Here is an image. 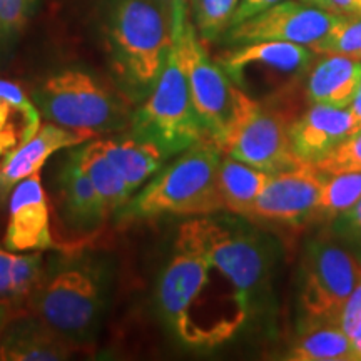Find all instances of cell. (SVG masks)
<instances>
[{
  "mask_svg": "<svg viewBox=\"0 0 361 361\" xmlns=\"http://www.w3.org/2000/svg\"><path fill=\"white\" fill-rule=\"evenodd\" d=\"M157 306L171 333L192 348L228 341L255 308L231 273L179 231L157 284Z\"/></svg>",
  "mask_w": 361,
  "mask_h": 361,
  "instance_id": "1",
  "label": "cell"
},
{
  "mask_svg": "<svg viewBox=\"0 0 361 361\" xmlns=\"http://www.w3.org/2000/svg\"><path fill=\"white\" fill-rule=\"evenodd\" d=\"M112 288V261L106 252H61L45 261L29 296L39 316L78 351L96 343L106 319Z\"/></svg>",
  "mask_w": 361,
  "mask_h": 361,
  "instance_id": "2",
  "label": "cell"
},
{
  "mask_svg": "<svg viewBox=\"0 0 361 361\" xmlns=\"http://www.w3.org/2000/svg\"><path fill=\"white\" fill-rule=\"evenodd\" d=\"M99 20L112 85L137 106L154 87L173 42L169 8L159 0H104Z\"/></svg>",
  "mask_w": 361,
  "mask_h": 361,
  "instance_id": "3",
  "label": "cell"
},
{
  "mask_svg": "<svg viewBox=\"0 0 361 361\" xmlns=\"http://www.w3.org/2000/svg\"><path fill=\"white\" fill-rule=\"evenodd\" d=\"M223 151L211 137L174 156L114 214L117 224H134L162 216H206L223 211L218 174Z\"/></svg>",
  "mask_w": 361,
  "mask_h": 361,
  "instance_id": "4",
  "label": "cell"
},
{
  "mask_svg": "<svg viewBox=\"0 0 361 361\" xmlns=\"http://www.w3.org/2000/svg\"><path fill=\"white\" fill-rule=\"evenodd\" d=\"M189 13L188 0H174L171 6L173 42L154 87L135 106L129 130L159 144L171 156L207 137L189 90L183 52H180V22Z\"/></svg>",
  "mask_w": 361,
  "mask_h": 361,
  "instance_id": "5",
  "label": "cell"
},
{
  "mask_svg": "<svg viewBox=\"0 0 361 361\" xmlns=\"http://www.w3.org/2000/svg\"><path fill=\"white\" fill-rule=\"evenodd\" d=\"M30 99L42 119L96 137L129 129L133 116V104L114 85L82 67L45 75L30 90Z\"/></svg>",
  "mask_w": 361,
  "mask_h": 361,
  "instance_id": "6",
  "label": "cell"
},
{
  "mask_svg": "<svg viewBox=\"0 0 361 361\" xmlns=\"http://www.w3.org/2000/svg\"><path fill=\"white\" fill-rule=\"evenodd\" d=\"M290 119L283 111L247 96L236 87L233 114L219 141L223 154L269 174L296 168L301 161L291 144Z\"/></svg>",
  "mask_w": 361,
  "mask_h": 361,
  "instance_id": "7",
  "label": "cell"
},
{
  "mask_svg": "<svg viewBox=\"0 0 361 361\" xmlns=\"http://www.w3.org/2000/svg\"><path fill=\"white\" fill-rule=\"evenodd\" d=\"M360 271L361 259L336 236L316 238L306 245L298 284L303 329L338 323Z\"/></svg>",
  "mask_w": 361,
  "mask_h": 361,
  "instance_id": "8",
  "label": "cell"
},
{
  "mask_svg": "<svg viewBox=\"0 0 361 361\" xmlns=\"http://www.w3.org/2000/svg\"><path fill=\"white\" fill-rule=\"evenodd\" d=\"M318 54L308 47L279 40L229 45L218 64L233 84L247 96L269 102L300 84Z\"/></svg>",
  "mask_w": 361,
  "mask_h": 361,
  "instance_id": "9",
  "label": "cell"
},
{
  "mask_svg": "<svg viewBox=\"0 0 361 361\" xmlns=\"http://www.w3.org/2000/svg\"><path fill=\"white\" fill-rule=\"evenodd\" d=\"M179 37L194 109L207 137L218 142L231 119L236 85L209 56L207 44L200 37L189 13L180 22Z\"/></svg>",
  "mask_w": 361,
  "mask_h": 361,
  "instance_id": "10",
  "label": "cell"
},
{
  "mask_svg": "<svg viewBox=\"0 0 361 361\" xmlns=\"http://www.w3.org/2000/svg\"><path fill=\"white\" fill-rule=\"evenodd\" d=\"M341 19V16L322 11L301 0H283L258 16L229 27L221 39L228 45L279 40L303 45L313 51Z\"/></svg>",
  "mask_w": 361,
  "mask_h": 361,
  "instance_id": "11",
  "label": "cell"
},
{
  "mask_svg": "<svg viewBox=\"0 0 361 361\" xmlns=\"http://www.w3.org/2000/svg\"><path fill=\"white\" fill-rule=\"evenodd\" d=\"M326 174L313 162L271 174L258 200L252 202L245 219L298 226L313 218L314 202Z\"/></svg>",
  "mask_w": 361,
  "mask_h": 361,
  "instance_id": "12",
  "label": "cell"
},
{
  "mask_svg": "<svg viewBox=\"0 0 361 361\" xmlns=\"http://www.w3.org/2000/svg\"><path fill=\"white\" fill-rule=\"evenodd\" d=\"M8 194L4 246L19 252L51 250L54 246L51 213L40 173L20 180Z\"/></svg>",
  "mask_w": 361,
  "mask_h": 361,
  "instance_id": "13",
  "label": "cell"
},
{
  "mask_svg": "<svg viewBox=\"0 0 361 361\" xmlns=\"http://www.w3.org/2000/svg\"><path fill=\"white\" fill-rule=\"evenodd\" d=\"M57 164L54 186L62 223L78 233H94L109 219L75 147L66 149Z\"/></svg>",
  "mask_w": 361,
  "mask_h": 361,
  "instance_id": "14",
  "label": "cell"
},
{
  "mask_svg": "<svg viewBox=\"0 0 361 361\" xmlns=\"http://www.w3.org/2000/svg\"><path fill=\"white\" fill-rule=\"evenodd\" d=\"M360 129L361 124L348 107L311 104L308 111L293 121L290 134L296 156L314 164Z\"/></svg>",
  "mask_w": 361,
  "mask_h": 361,
  "instance_id": "15",
  "label": "cell"
},
{
  "mask_svg": "<svg viewBox=\"0 0 361 361\" xmlns=\"http://www.w3.org/2000/svg\"><path fill=\"white\" fill-rule=\"evenodd\" d=\"M96 135L79 133L45 121L27 141L19 144L0 164V196H7L16 184L29 176L40 173L54 154L80 146Z\"/></svg>",
  "mask_w": 361,
  "mask_h": 361,
  "instance_id": "16",
  "label": "cell"
},
{
  "mask_svg": "<svg viewBox=\"0 0 361 361\" xmlns=\"http://www.w3.org/2000/svg\"><path fill=\"white\" fill-rule=\"evenodd\" d=\"M74 351L34 313L13 314L0 338V361H62Z\"/></svg>",
  "mask_w": 361,
  "mask_h": 361,
  "instance_id": "17",
  "label": "cell"
},
{
  "mask_svg": "<svg viewBox=\"0 0 361 361\" xmlns=\"http://www.w3.org/2000/svg\"><path fill=\"white\" fill-rule=\"evenodd\" d=\"M97 142L104 156L128 184L133 196L173 157L159 144L141 137L129 129L97 137Z\"/></svg>",
  "mask_w": 361,
  "mask_h": 361,
  "instance_id": "18",
  "label": "cell"
},
{
  "mask_svg": "<svg viewBox=\"0 0 361 361\" xmlns=\"http://www.w3.org/2000/svg\"><path fill=\"white\" fill-rule=\"evenodd\" d=\"M361 82V61L318 54L305 75V96L310 104L348 107Z\"/></svg>",
  "mask_w": 361,
  "mask_h": 361,
  "instance_id": "19",
  "label": "cell"
},
{
  "mask_svg": "<svg viewBox=\"0 0 361 361\" xmlns=\"http://www.w3.org/2000/svg\"><path fill=\"white\" fill-rule=\"evenodd\" d=\"M37 107L19 84L0 79V164L40 126Z\"/></svg>",
  "mask_w": 361,
  "mask_h": 361,
  "instance_id": "20",
  "label": "cell"
},
{
  "mask_svg": "<svg viewBox=\"0 0 361 361\" xmlns=\"http://www.w3.org/2000/svg\"><path fill=\"white\" fill-rule=\"evenodd\" d=\"M271 178L269 173L223 154L219 164L218 186L223 202V211L245 218L252 202L258 200L266 183Z\"/></svg>",
  "mask_w": 361,
  "mask_h": 361,
  "instance_id": "21",
  "label": "cell"
},
{
  "mask_svg": "<svg viewBox=\"0 0 361 361\" xmlns=\"http://www.w3.org/2000/svg\"><path fill=\"white\" fill-rule=\"evenodd\" d=\"M75 151H78L84 171L96 188L104 211L111 218L133 197V192L109 159L104 156L97 137L80 144V146H75Z\"/></svg>",
  "mask_w": 361,
  "mask_h": 361,
  "instance_id": "22",
  "label": "cell"
},
{
  "mask_svg": "<svg viewBox=\"0 0 361 361\" xmlns=\"http://www.w3.org/2000/svg\"><path fill=\"white\" fill-rule=\"evenodd\" d=\"M42 252L0 250V301L13 306L29 300L44 271Z\"/></svg>",
  "mask_w": 361,
  "mask_h": 361,
  "instance_id": "23",
  "label": "cell"
},
{
  "mask_svg": "<svg viewBox=\"0 0 361 361\" xmlns=\"http://www.w3.org/2000/svg\"><path fill=\"white\" fill-rule=\"evenodd\" d=\"M284 360L355 361V351L350 336L338 324H318L303 329Z\"/></svg>",
  "mask_w": 361,
  "mask_h": 361,
  "instance_id": "24",
  "label": "cell"
},
{
  "mask_svg": "<svg viewBox=\"0 0 361 361\" xmlns=\"http://www.w3.org/2000/svg\"><path fill=\"white\" fill-rule=\"evenodd\" d=\"M361 197V173L326 176L314 202L313 218L335 219Z\"/></svg>",
  "mask_w": 361,
  "mask_h": 361,
  "instance_id": "25",
  "label": "cell"
},
{
  "mask_svg": "<svg viewBox=\"0 0 361 361\" xmlns=\"http://www.w3.org/2000/svg\"><path fill=\"white\" fill-rule=\"evenodd\" d=\"M40 0H0V62L7 61L32 22Z\"/></svg>",
  "mask_w": 361,
  "mask_h": 361,
  "instance_id": "26",
  "label": "cell"
},
{
  "mask_svg": "<svg viewBox=\"0 0 361 361\" xmlns=\"http://www.w3.org/2000/svg\"><path fill=\"white\" fill-rule=\"evenodd\" d=\"M238 4L239 0H188L189 17L206 44L223 37Z\"/></svg>",
  "mask_w": 361,
  "mask_h": 361,
  "instance_id": "27",
  "label": "cell"
},
{
  "mask_svg": "<svg viewBox=\"0 0 361 361\" xmlns=\"http://www.w3.org/2000/svg\"><path fill=\"white\" fill-rule=\"evenodd\" d=\"M316 54H338L361 61V16L343 17L322 44L313 49Z\"/></svg>",
  "mask_w": 361,
  "mask_h": 361,
  "instance_id": "28",
  "label": "cell"
},
{
  "mask_svg": "<svg viewBox=\"0 0 361 361\" xmlns=\"http://www.w3.org/2000/svg\"><path fill=\"white\" fill-rule=\"evenodd\" d=\"M314 164L326 176L361 173V129Z\"/></svg>",
  "mask_w": 361,
  "mask_h": 361,
  "instance_id": "29",
  "label": "cell"
},
{
  "mask_svg": "<svg viewBox=\"0 0 361 361\" xmlns=\"http://www.w3.org/2000/svg\"><path fill=\"white\" fill-rule=\"evenodd\" d=\"M333 226L335 236L356 252L361 259V197L346 213L338 216Z\"/></svg>",
  "mask_w": 361,
  "mask_h": 361,
  "instance_id": "30",
  "label": "cell"
},
{
  "mask_svg": "<svg viewBox=\"0 0 361 361\" xmlns=\"http://www.w3.org/2000/svg\"><path fill=\"white\" fill-rule=\"evenodd\" d=\"M279 2H283V0H239L236 11H234L233 17H231V22H229V27L236 25V24H239V22H243L246 19H251V17L258 16L259 12H263V11H266V8L276 6V4H279Z\"/></svg>",
  "mask_w": 361,
  "mask_h": 361,
  "instance_id": "31",
  "label": "cell"
},
{
  "mask_svg": "<svg viewBox=\"0 0 361 361\" xmlns=\"http://www.w3.org/2000/svg\"><path fill=\"white\" fill-rule=\"evenodd\" d=\"M310 6L322 8V11L336 13L341 17L361 16V8L356 0H301Z\"/></svg>",
  "mask_w": 361,
  "mask_h": 361,
  "instance_id": "32",
  "label": "cell"
},
{
  "mask_svg": "<svg viewBox=\"0 0 361 361\" xmlns=\"http://www.w3.org/2000/svg\"><path fill=\"white\" fill-rule=\"evenodd\" d=\"M350 340H351V345H353L355 361H361V319L353 328V331L350 333Z\"/></svg>",
  "mask_w": 361,
  "mask_h": 361,
  "instance_id": "33",
  "label": "cell"
},
{
  "mask_svg": "<svg viewBox=\"0 0 361 361\" xmlns=\"http://www.w3.org/2000/svg\"><path fill=\"white\" fill-rule=\"evenodd\" d=\"M12 316H13V306L0 301V338H2L4 329H6L7 323L11 322Z\"/></svg>",
  "mask_w": 361,
  "mask_h": 361,
  "instance_id": "34",
  "label": "cell"
},
{
  "mask_svg": "<svg viewBox=\"0 0 361 361\" xmlns=\"http://www.w3.org/2000/svg\"><path fill=\"white\" fill-rule=\"evenodd\" d=\"M348 109L351 111V114L356 117V121H358V123L361 124V82L358 85V89H356L355 97L348 106Z\"/></svg>",
  "mask_w": 361,
  "mask_h": 361,
  "instance_id": "35",
  "label": "cell"
},
{
  "mask_svg": "<svg viewBox=\"0 0 361 361\" xmlns=\"http://www.w3.org/2000/svg\"><path fill=\"white\" fill-rule=\"evenodd\" d=\"M159 2H161V4H164V6L168 7V8H169V12H171V6H173L174 0H159Z\"/></svg>",
  "mask_w": 361,
  "mask_h": 361,
  "instance_id": "36",
  "label": "cell"
},
{
  "mask_svg": "<svg viewBox=\"0 0 361 361\" xmlns=\"http://www.w3.org/2000/svg\"><path fill=\"white\" fill-rule=\"evenodd\" d=\"M356 2H358V6H360V8H361V0H356Z\"/></svg>",
  "mask_w": 361,
  "mask_h": 361,
  "instance_id": "37",
  "label": "cell"
}]
</instances>
